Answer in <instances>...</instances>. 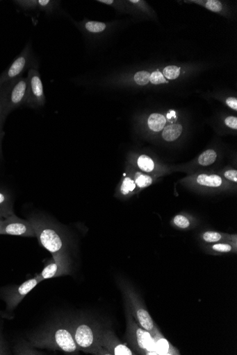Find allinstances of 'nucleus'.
I'll list each match as a JSON object with an SVG mask.
<instances>
[{"label": "nucleus", "instance_id": "obj_1", "mask_svg": "<svg viewBox=\"0 0 237 355\" xmlns=\"http://www.w3.org/2000/svg\"><path fill=\"white\" fill-rule=\"evenodd\" d=\"M28 341L37 349L76 353L80 350L73 336L69 319L50 321L27 336Z\"/></svg>", "mask_w": 237, "mask_h": 355}, {"label": "nucleus", "instance_id": "obj_2", "mask_svg": "<svg viewBox=\"0 0 237 355\" xmlns=\"http://www.w3.org/2000/svg\"><path fill=\"white\" fill-rule=\"evenodd\" d=\"M27 220L35 230L41 245L52 254V257L67 254L65 236L58 225L41 214H32Z\"/></svg>", "mask_w": 237, "mask_h": 355}, {"label": "nucleus", "instance_id": "obj_3", "mask_svg": "<svg viewBox=\"0 0 237 355\" xmlns=\"http://www.w3.org/2000/svg\"><path fill=\"white\" fill-rule=\"evenodd\" d=\"M69 320L73 336L80 349L92 354H111L108 351L104 350L99 344L101 331L97 326L87 319Z\"/></svg>", "mask_w": 237, "mask_h": 355}, {"label": "nucleus", "instance_id": "obj_4", "mask_svg": "<svg viewBox=\"0 0 237 355\" xmlns=\"http://www.w3.org/2000/svg\"><path fill=\"white\" fill-rule=\"evenodd\" d=\"M39 69V61L33 52L31 44L28 43L10 66L0 75V87L10 80L22 77L26 71Z\"/></svg>", "mask_w": 237, "mask_h": 355}, {"label": "nucleus", "instance_id": "obj_5", "mask_svg": "<svg viewBox=\"0 0 237 355\" xmlns=\"http://www.w3.org/2000/svg\"><path fill=\"white\" fill-rule=\"evenodd\" d=\"M8 115L14 110L25 105L28 93L27 78L19 77L10 80L0 87Z\"/></svg>", "mask_w": 237, "mask_h": 355}, {"label": "nucleus", "instance_id": "obj_6", "mask_svg": "<svg viewBox=\"0 0 237 355\" xmlns=\"http://www.w3.org/2000/svg\"><path fill=\"white\" fill-rule=\"evenodd\" d=\"M42 281L40 275L38 274L35 277L27 279L19 285L4 288L0 294V298L6 304V314L10 315L31 290Z\"/></svg>", "mask_w": 237, "mask_h": 355}, {"label": "nucleus", "instance_id": "obj_7", "mask_svg": "<svg viewBox=\"0 0 237 355\" xmlns=\"http://www.w3.org/2000/svg\"><path fill=\"white\" fill-rule=\"evenodd\" d=\"M28 93L25 105L31 109H39L46 104L44 85L39 70L28 71Z\"/></svg>", "mask_w": 237, "mask_h": 355}, {"label": "nucleus", "instance_id": "obj_8", "mask_svg": "<svg viewBox=\"0 0 237 355\" xmlns=\"http://www.w3.org/2000/svg\"><path fill=\"white\" fill-rule=\"evenodd\" d=\"M0 235L35 238L36 234L28 220L22 219L15 214L0 223Z\"/></svg>", "mask_w": 237, "mask_h": 355}, {"label": "nucleus", "instance_id": "obj_9", "mask_svg": "<svg viewBox=\"0 0 237 355\" xmlns=\"http://www.w3.org/2000/svg\"><path fill=\"white\" fill-rule=\"evenodd\" d=\"M71 272L69 254H59L53 257L40 274L42 280L70 275Z\"/></svg>", "mask_w": 237, "mask_h": 355}, {"label": "nucleus", "instance_id": "obj_10", "mask_svg": "<svg viewBox=\"0 0 237 355\" xmlns=\"http://www.w3.org/2000/svg\"><path fill=\"white\" fill-rule=\"evenodd\" d=\"M131 329L134 331L135 338H136L137 343L141 349L146 350L149 354H157L156 341L149 331L137 327Z\"/></svg>", "mask_w": 237, "mask_h": 355}, {"label": "nucleus", "instance_id": "obj_11", "mask_svg": "<svg viewBox=\"0 0 237 355\" xmlns=\"http://www.w3.org/2000/svg\"><path fill=\"white\" fill-rule=\"evenodd\" d=\"M14 214L13 196L8 190L0 187V214L6 218Z\"/></svg>", "mask_w": 237, "mask_h": 355}, {"label": "nucleus", "instance_id": "obj_12", "mask_svg": "<svg viewBox=\"0 0 237 355\" xmlns=\"http://www.w3.org/2000/svg\"><path fill=\"white\" fill-rule=\"evenodd\" d=\"M134 313L142 328L149 332H152L154 330V325L153 319L147 310L135 306Z\"/></svg>", "mask_w": 237, "mask_h": 355}, {"label": "nucleus", "instance_id": "obj_13", "mask_svg": "<svg viewBox=\"0 0 237 355\" xmlns=\"http://www.w3.org/2000/svg\"><path fill=\"white\" fill-rule=\"evenodd\" d=\"M13 352L17 355H40L45 354V352L37 349L31 344L24 339L16 343Z\"/></svg>", "mask_w": 237, "mask_h": 355}, {"label": "nucleus", "instance_id": "obj_14", "mask_svg": "<svg viewBox=\"0 0 237 355\" xmlns=\"http://www.w3.org/2000/svg\"><path fill=\"white\" fill-rule=\"evenodd\" d=\"M183 127L180 124H172L165 127L163 138L166 141H174L182 134Z\"/></svg>", "mask_w": 237, "mask_h": 355}, {"label": "nucleus", "instance_id": "obj_15", "mask_svg": "<svg viewBox=\"0 0 237 355\" xmlns=\"http://www.w3.org/2000/svg\"><path fill=\"white\" fill-rule=\"evenodd\" d=\"M199 184L211 187H218L222 184V178L217 175H199L197 178Z\"/></svg>", "mask_w": 237, "mask_h": 355}, {"label": "nucleus", "instance_id": "obj_16", "mask_svg": "<svg viewBox=\"0 0 237 355\" xmlns=\"http://www.w3.org/2000/svg\"><path fill=\"white\" fill-rule=\"evenodd\" d=\"M166 120L164 116L159 114H152L148 120V124L152 131L159 132L165 127Z\"/></svg>", "mask_w": 237, "mask_h": 355}, {"label": "nucleus", "instance_id": "obj_17", "mask_svg": "<svg viewBox=\"0 0 237 355\" xmlns=\"http://www.w3.org/2000/svg\"><path fill=\"white\" fill-rule=\"evenodd\" d=\"M60 4V1H55V0H38V10L47 15H52L57 10Z\"/></svg>", "mask_w": 237, "mask_h": 355}, {"label": "nucleus", "instance_id": "obj_18", "mask_svg": "<svg viewBox=\"0 0 237 355\" xmlns=\"http://www.w3.org/2000/svg\"><path fill=\"white\" fill-rule=\"evenodd\" d=\"M124 176L125 178L123 179L120 187V193L121 196L126 197L129 196L136 189L137 185L131 178L126 177L125 175Z\"/></svg>", "mask_w": 237, "mask_h": 355}, {"label": "nucleus", "instance_id": "obj_19", "mask_svg": "<svg viewBox=\"0 0 237 355\" xmlns=\"http://www.w3.org/2000/svg\"><path fill=\"white\" fill-rule=\"evenodd\" d=\"M216 158V152L213 150H208L199 155L198 163L202 166H209L215 163Z\"/></svg>", "mask_w": 237, "mask_h": 355}, {"label": "nucleus", "instance_id": "obj_20", "mask_svg": "<svg viewBox=\"0 0 237 355\" xmlns=\"http://www.w3.org/2000/svg\"><path fill=\"white\" fill-rule=\"evenodd\" d=\"M108 25L104 22L88 21L84 24L86 31L92 34L103 33L107 29Z\"/></svg>", "mask_w": 237, "mask_h": 355}, {"label": "nucleus", "instance_id": "obj_21", "mask_svg": "<svg viewBox=\"0 0 237 355\" xmlns=\"http://www.w3.org/2000/svg\"><path fill=\"white\" fill-rule=\"evenodd\" d=\"M14 2L18 8L25 12L38 10V0H18Z\"/></svg>", "mask_w": 237, "mask_h": 355}, {"label": "nucleus", "instance_id": "obj_22", "mask_svg": "<svg viewBox=\"0 0 237 355\" xmlns=\"http://www.w3.org/2000/svg\"><path fill=\"white\" fill-rule=\"evenodd\" d=\"M138 165L142 171L147 173H150L154 169V161L146 155H142L138 158Z\"/></svg>", "mask_w": 237, "mask_h": 355}, {"label": "nucleus", "instance_id": "obj_23", "mask_svg": "<svg viewBox=\"0 0 237 355\" xmlns=\"http://www.w3.org/2000/svg\"><path fill=\"white\" fill-rule=\"evenodd\" d=\"M134 182L135 184L139 187V188H145L147 187L150 186L152 184V178L147 175H145L142 173H137L134 175Z\"/></svg>", "mask_w": 237, "mask_h": 355}, {"label": "nucleus", "instance_id": "obj_24", "mask_svg": "<svg viewBox=\"0 0 237 355\" xmlns=\"http://www.w3.org/2000/svg\"><path fill=\"white\" fill-rule=\"evenodd\" d=\"M156 341V352L159 354H168L170 352V345L167 340L163 338H159Z\"/></svg>", "mask_w": 237, "mask_h": 355}, {"label": "nucleus", "instance_id": "obj_25", "mask_svg": "<svg viewBox=\"0 0 237 355\" xmlns=\"http://www.w3.org/2000/svg\"><path fill=\"white\" fill-rule=\"evenodd\" d=\"M180 71L181 69L177 67H167L163 70V75L167 79L175 80L179 78Z\"/></svg>", "mask_w": 237, "mask_h": 355}, {"label": "nucleus", "instance_id": "obj_26", "mask_svg": "<svg viewBox=\"0 0 237 355\" xmlns=\"http://www.w3.org/2000/svg\"><path fill=\"white\" fill-rule=\"evenodd\" d=\"M150 73L147 71H140L135 74L134 81L140 85H145L150 82Z\"/></svg>", "mask_w": 237, "mask_h": 355}, {"label": "nucleus", "instance_id": "obj_27", "mask_svg": "<svg viewBox=\"0 0 237 355\" xmlns=\"http://www.w3.org/2000/svg\"><path fill=\"white\" fill-rule=\"evenodd\" d=\"M8 116V114L6 108L3 96L1 92H0V130H3Z\"/></svg>", "mask_w": 237, "mask_h": 355}, {"label": "nucleus", "instance_id": "obj_28", "mask_svg": "<svg viewBox=\"0 0 237 355\" xmlns=\"http://www.w3.org/2000/svg\"><path fill=\"white\" fill-rule=\"evenodd\" d=\"M220 234L214 232H208L203 235V239L208 243L218 242L222 239Z\"/></svg>", "mask_w": 237, "mask_h": 355}, {"label": "nucleus", "instance_id": "obj_29", "mask_svg": "<svg viewBox=\"0 0 237 355\" xmlns=\"http://www.w3.org/2000/svg\"><path fill=\"white\" fill-rule=\"evenodd\" d=\"M174 223L177 225L178 227L181 229H187L189 227L190 225V221L189 220L182 216V215H178L174 218Z\"/></svg>", "mask_w": 237, "mask_h": 355}, {"label": "nucleus", "instance_id": "obj_30", "mask_svg": "<svg viewBox=\"0 0 237 355\" xmlns=\"http://www.w3.org/2000/svg\"><path fill=\"white\" fill-rule=\"evenodd\" d=\"M150 82L154 85H159L162 83H167L163 75L159 72H154L150 76Z\"/></svg>", "mask_w": 237, "mask_h": 355}, {"label": "nucleus", "instance_id": "obj_31", "mask_svg": "<svg viewBox=\"0 0 237 355\" xmlns=\"http://www.w3.org/2000/svg\"><path fill=\"white\" fill-rule=\"evenodd\" d=\"M206 8L209 10L218 12L222 10V5L220 1H218V0H209L206 3Z\"/></svg>", "mask_w": 237, "mask_h": 355}, {"label": "nucleus", "instance_id": "obj_32", "mask_svg": "<svg viewBox=\"0 0 237 355\" xmlns=\"http://www.w3.org/2000/svg\"><path fill=\"white\" fill-rule=\"evenodd\" d=\"M9 354V349L7 343L0 330V355Z\"/></svg>", "mask_w": 237, "mask_h": 355}, {"label": "nucleus", "instance_id": "obj_33", "mask_svg": "<svg viewBox=\"0 0 237 355\" xmlns=\"http://www.w3.org/2000/svg\"><path fill=\"white\" fill-rule=\"evenodd\" d=\"M214 250L220 252H229L231 250V246L229 244L218 243L213 246Z\"/></svg>", "mask_w": 237, "mask_h": 355}, {"label": "nucleus", "instance_id": "obj_34", "mask_svg": "<svg viewBox=\"0 0 237 355\" xmlns=\"http://www.w3.org/2000/svg\"><path fill=\"white\" fill-rule=\"evenodd\" d=\"M225 124L233 129H237V119L234 116H229L225 119Z\"/></svg>", "mask_w": 237, "mask_h": 355}, {"label": "nucleus", "instance_id": "obj_35", "mask_svg": "<svg viewBox=\"0 0 237 355\" xmlns=\"http://www.w3.org/2000/svg\"><path fill=\"white\" fill-rule=\"evenodd\" d=\"M224 176L227 180L233 181L234 182H237V172L236 171H228L224 173Z\"/></svg>", "mask_w": 237, "mask_h": 355}, {"label": "nucleus", "instance_id": "obj_36", "mask_svg": "<svg viewBox=\"0 0 237 355\" xmlns=\"http://www.w3.org/2000/svg\"><path fill=\"white\" fill-rule=\"evenodd\" d=\"M226 103L230 108L234 110H237V100L236 98H228Z\"/></svg>", "mask_w": 237, "mask_h": 355}, {"label": "nucleus", "instance_id": "obj_37", "mask_svg": "<svg viewBox=\"0 0 237 355\" xmlns=\"http://www.w3.org/2000/svg\"><path fill=\"white\" fill-rule=\"evenodd\" d=\"M6 133L3 130H0V160L3 158V141Z\"/></svg>", "mask_w": 237, "mask_h": 355}, {"label": "nucleus", "instance_id": "obj_38", "mask_svg": "<svg viewBox=\"0 0 237 355\" xmlns=\"http://www.w3.org/2000/svg\"><path fill=\"white\" fill-rule=\"evenodd\" d=\"M173 116L176 118V112L174 111H172L170 113L167 114V118L168 119H171Z\"/></svg>", "mask_w": 237, "mask_h": 355}, {"label": "nucleus", "instance_id": "obj_39", "mask_svg": "<svg viewBox=\"0 0 237 355\" xmlns=\"http://www.w3.org/2000/svg\"><path fill=\"white\" fill-rule=\"evenodd\" d=\"M4 219V216L2 214H0V223H1Z\"/></svg>", "mask_w": 237, "mask_h": 355}, {"label": "nucleus", "instance_id": "obj_40", "mask_svg": "<svg viewBox=\"0 0 237 355\" xmlns=\"http://www.w3.org/2000/svg\"><path fill=\"white\" fill-rule=\"evenodd\" d=\"M130 3H139L138 0H136V1H135V0H131V1H130Z\"/></svg>", "mask_w": 237, "mask_h": 355}]
</instances>
